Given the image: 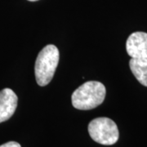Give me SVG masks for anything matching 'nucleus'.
<instances>
[{"label": "nucleus", "instance_id": "nucleus-1", "mask_svg": "<svg viewBox=\"0 0 147 147\" xmlns=\"http://www.w3.org/2000/svg\"><path fill=\"white\" fill-rule=\"evenodd\" d=\"M105 94L106 89L104 84L98 81H88L73 92L72 105L78 110H92L102 104Z\"/></svg>", "mask_w": 147, "mask_h": 147}, {"label": "nucleus", "instance_id": "nucleus-2", "mask_svg": "<svg viewBox=\"0 0 147 147\" xmlns=\"http://www.w3.org/2000/svg\"><path fill=\"white\" fill-rule=\"evenodd\" d=\"M60 53L55 45L49 44L42 48L36 58L34 74L37 84L44 87L53 79L59 63Z\"/></svg>", "mask_w": 147, "mask_h": 147}, {"label": "nucleus", "instance_id": "nucleus-3", "mask_svg": "<svg viewBox=\"0 0 147 147\" xmlns=\"http://www.w3.org/2000/svg\"><path fill=\"white\" fill-rule=\"evenodd\" d=\"M88 132L93 141L104 146L115 144L119 137L115 123L105 117L96 118L91 121L88 124Z\"/></svg>", "mask_w": 147, "mask_h": 147}, {"label": "nucleus", "instance_id": "nucleus-4", "mask_svg": "<svg viewBox=\"0 0 147 147\" xmlns=\"http://www.w3.org/2000/svg\"><path fill=\"white\" fill-rule=\"evenodd\" d=\"M126 51L133 59L147 60V33L134 32L127 38Z\"/></svg>", "mask_w": 147, "mask_h": 147}, {"label": "nucleus", "instance_id": "nucleus-5", "mask_svg": "<svg viewBox=\"0 0 147 147\" xmlns=\"http://www.w3.org/2000/svg\"><path fill=\"white\" fill-rule=\"evenodd\" d=\"M18 97L11 88L0 91V123L8 120L15 113Z\"/></svg>", "mask_w": 147, "mask_h": 147}, {"label": "nucleus", "instance_id": "nucleus-6", "mask_svg": "<svg viewBox=\"0 0 147 147\" xmlns=\"http://www.w3.org/2000/svg\"><path fill=\"white\" fill-rule=\"evenodd\" d=\"M131 71L140 84L147 87V60L131 58L129 61Z\"/></svg>", "mask_w": 147, "mask_h": 147}, {"label": "nucleus", "instance_id": "nucleus-7", "mask_svg": "<svg viewBox=\"0 0 147 147\" xmlns=\"http://www.w3.org/2000/svg\"><path fill=\"white\" fill-rule=\"evenodd\" d=\"M0 147H21V145L18 143V142H7L3 145H1Z\"/></svg>", "mask_w": 147, "mask_h": 147}, {"label": "nucleus", "instance_id": "nucleus-8", "mask_svg": "<svg viewBox=\"0 0 147 147\" xmlns=\"http://www.w3.org/2000/svg\"><path fill=\"white\" fill-rule=\"evenodd\" d=\"M28 1H30V2H35V1H38V0H28Z\"/></svg>", "mask_w": 147, "mask_h": 147}]
</instances>
